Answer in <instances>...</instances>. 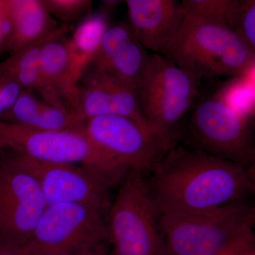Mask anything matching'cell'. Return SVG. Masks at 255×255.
Returning <instances> with one entry per match:
<instances>
[{"label":"cell","mask_w":255,"mask_h":255,"mask_svg":"<svg viewBox=\"0 0 255 255\" xmlns=\"http://www.w3.org/2000/svg\"><path fill=\"white\" fill-rule=\"evenodd\" d=\"M148 172L146 182L158 214L216 209L246 201L255 190V170L178 144Z\"/></svg>","instance_id":"cell-1"},{"label":"cell","mask_w":255,"mask_h":255,"mask_svg":"<svg viewBox=\"0 0 255 255\" xmlns=\"http://www.w3.org/2000/svg\"><path fill=\"white\" fill-rule=\"evenodd\" d=\"M166 255H219L255 242V209L243 201L216 209L158 214Z\"/></svg>","instance_id":"cell-2"},{"label":"cell","mask_w":255,"mask_h":255,"mask_svg":"<svg viewBox=\"0 0 255 255\" xmlns=\"http://www.w3.org/2000/svg\"><path fill=\"white\" fill-rule=\"evenodd\" d=\"M182 14L175 36L160 54L166 59L201 81L242 77L254 65L255 53L227 26Z\"/></svg>","instance_id":"cell-3"},{"label":"cell","mask_w":255,"mask_h":255,"mask_svg":"<svg viewBox=\"0 0 255 255\" xmlns=\"http://www.w3.org/2000/svg\"><path fill=\"white\" fill-rule=\"evenodd\" d=\"M0 150L13 151L40 162L82 166L111 187L130 169L107 155L79 127L40 130L0 120Z\"/></svg>","instance_id":"cell-4"},{"label":"cell","mask_w":255,"mask_h":255,"mask_svg":"<svg viewBox=\"0 0 255 255\" xmlns=\"http://www.w3.org/2000/svg\"><path fill=\"white\" fill-rule=\"evenodd\" d=\"M201 82L162 55H150L136 92L142 117L154 133L177 145L179 127L195 105Z\"/></svg>","instance_id":"cell-5"},{"label":"cell","mask_w":255,"mask_h":255,"mask_svg":"<svg viewBox=\"0 0 255 255\" xmlns=\"http://www.w3.org/2000/svg\"><path fill=\"white\" fill-rule=\"evenodd\" d=\"M143 174L130 169L111 203L107 220L111 255H166L158 213Z\"/></svg>","instance_id":"cell-6"},{"label":"cell","mask_w":255,"mask_h":255,"mask_svg":"<svg viewBox=\"0 0 255 255\" xmlns=\"http://www.w3.org/2000/svg\"><path fill=\"white\" fill-rule=\"evenodd\" d=\"M191 111L189 131L197 150L255 170L254 139L246 116L221 96L199 100Z\"/></svg>","instance_id":"cell-7"},{"label":"cell","mask_w":255,"mask_h":255,"mask_svg":"<svg viewBox=\"0 0 255 255\" xmlns=\"http://www.w3.org/2000/svg\"><path fill=\"white\" fill-rule=\"evenodd\" d=\"M105 214L84 204L47 206L22 248L31 255H52L108 242Z\"/></svg>","instance_id":"cell-8"},{"label":"cell","mask_w":255,"mask_h":255,"mask_svg":"<svg viewBox=\"0 0 255 255\" xmlns=\"http://www.w3.org/2000/svg\"><path fill=\"white\" fill-rule=\"evenodd\" d=\"M46 207L34 176L0 150V243L23 248Z\"/></svg>","instance_id":"cell-9"},{"label":"cell","mask_w":255,"mask_h":255,"mask_svg":"<svg viewBox=\"0 0 255 255\" xmlns=\"http://www.w3.org/2000/svg\"><path fill=\"white\" fill-rule=\"evenodd\" d=\"M101 150L129 169L145 173L176 145L137 122L120 116H101L80 125Z\"/></svg>","instance_id":"cell-10"},{"label":"cell","mask_w":255,"mask_h":255,"mask_svg":"<svg viewBox=\"0 0 255 255\" xmlns=\"http://www.w3.org/2000/svg\"><path fill=\"white\" fill-rule=\"evenodd\" d=\"M6 151L36 178L47 206L84 204L108 212L112 187L94 172L82 166L46 163Z\"/></svg>","instance_id":"cell-11"},{"label":"cell","mask_w":255,"mask_h":255,"mask_svg":"<svg viewBox=\"0 0 255 255\" xmlns=\"http://www.w3.org/2000/svg\"><path fill=\"white\" fill-rule=\"evenodd\" d=\"M101 116L127 117L151 130L140 112L136 92L105 75L85 73L79 83V122Z\"/></svg>","instance_id":"cell-12"},{"label":"cell","mask_w":255,"mask_h":255,"mask_svg":"<svg viewBox=\"0 0 255 255\" xmlns=\"http://www.w3.org/2000/svg\"><path fill=\"white\" fill-rule=\"evenodd\" d=\"M129 23L146 50L161 54L182 21L181 2L176 0H127Z\"/></svg>","instance_id":"cell-13"},{"label":"cell","mask_w":255,"mask_h":255,"mask_svg":"<svg viewBox=\"0 0 255 255\" xmlns=\"http://www.w3.org/2000/svg\"><path fill=\"white\" fill-rule=\"evenodd\" d=\"M65 37L66 35L52 38L43 47L39 94L48 103L68 107L78 120L79 85L74 78L68 38Z\"/></svg>","instance_id":"cell-14"},{"label":"cell","mask_w":255,"mask_h":255,"mask_svg":"<svg viewBox=\"0 0 255 255\" xmlns=\"http://www.w3.org/2000/svg\"><path fill=\"white\" fill-rule=\"evenodd\" d=\"M11 33L8 50L11 55L49 34L59 26L42 0H6Z\"/></svg>","instance_id":"cell-15"},{"label":"cell","mask_w":255,"mask_h":255,"mask_svg":"<svg viewBox=\"0 0 255 255\" xmlns=\"http://www.w3.org/2000/svg\"><path fill=\"white\" fill-rule=\"evenodd\" d=\"M110 9L90 12L82 18L68 38V48L75 81L80 83L98 51L105 32L110 27Z\"/></svg>","instance_id":"cell-16"},{"label":"cell","mask_w":255,"mask_h":255,"mask_svg":"<svg viewBox=\"0 0 255 255\" xmlns=\"http://www.w3.org/2000/svg\"><path fill=\"white\" fill-rule=\"evenodd\" d=\"M73 30L72 24L58 26L49 34L24 47L0 63V75L14 80L23 90L39 92L41 89L40 63L42 50L52 38L67 35Z\"/></svg>","instance_id":"cell-17"},{"label":"cell","mask_w":255,"mask_h":255,"mask_svg":"<svg viewBox=\"0 0 255 255\" xmlns=\"http://www.w3.org/2000/svg\"><path fill=\"white\" fill-rule=\"evenodd\" d=\"M65 113L58 106L38 98L31 90H23L9 112L0 120L40 130H58L65 123Z\"/></svg>","instance_id":"cell-18"},{"label":"cell","mask_w":255,"mask_h":255,"mask_svg":"<svg viewBox=\"0 0 255 255\" xmlns=\"http://www.w3.org/2000/svg\"><path fill=\"white\" fill-rule=\"evenodd\" d=\"M150 55L136 37L127 41L99 73L136 92Z\"/></svg>","instance_id":"cell-19"},{"label":"cell","mask_w":255,"mask_h":255,"mask_svg":"<svg viewBox=\"0 0 255 255\" xmlns=\"http://www.w3.org/2000/svg\"><path fill=\"white\" fill-rule=\"evenodd\" d=\"M135 37L129 22L123 21L110 25L104 35L98 51L85 73L102 71L121 47Z\"/></svg>","instance_id":"cell-20"},{"label":"cell","mask_w":255,"mask_h":255,"mask_svg":"<svg viewBox=\"0 0 255 255\" xmlns=\"http://www.w3.org/2000/svg\"><path fill=\"white\" fill-rule=\"evenodd\" d=\"M228 26L255 53V0H231Z\"/></svg>","instance_id":"cell-21"},{"label":"cell","mask_w":255,"mask_h":255,"mask_svg":"<svg viewBox=\"0 0 255 255\" xmlns=\"http://www.w3.org/2000/svg\"><path fill=\"white\" fill-rule=\"evenodd\" d=\"M231 0H183V14L228 26Z\"/></svg>","instance_id":"cell-22"},{"label":"cell","mask_w":255,"mask_h":255,"mask_svg":"<svg viewBox=\"0 0 255 255\" xmlns=\"http://www.w3.org/2000/svg\"><path fill=\"white\" fill-rule=\"evenodd\" d=\"M42 2L51 16L66 24L85 18L91 12L92 6L90 0H42Z\"/></svg>","instance_id":"cell-23"},{"label":"cell","mask_w":255,"mask_h":255,"mask_svg":"<svg viewBox=\"0 0 255 255\" xmlns=\"http://www.w3.org/2000/svg\"><path fill=\"white\" fill-rule=\"evenodd\" d=\"M22 90L14 80L0 75V118L9 112Z\"/></svg>","instance_id":"cell-24"},{"label":"cell","mask_w":255,"mask_h":255,"mask_svg":"<svg viewBox=\"0 0 255 255\" xmlns=\"http://www.w3.org/2000/svg\"><path fill=\"white\" fill-rule=\"evenodd\" d=\"M11 33L7 1L0 0V53L8 49Z\"/></svg>","instance_id":"cell-25"},{"label":"cell","mask_w":255,"mask_h":255,"mask_svg":"<svg viewBox=\"0 0 255 255\" xmlns=\"http://www.w3.org/2000/svg\"><path fill=\"white\" fill-rule=\"evenodd\" d=\"M0 255H31L22 248L0 243Z\"/></svg>","instance_id":"cell-26"},{"label":"cell","mask_w":255,"mask_h":255,"mask_svg":"<svg viewBox=\"0 0 255 255\" xmlns=\"http://www.w3.org/2000/svg\"><path fill=\"white\" fill-rule=\"evenodd\" d=\"M253 246H255L254 242H248V243H241V244L233 247V248H231V249L224 252L222 254L219 255H237L238 253H241V252L245 251V250Z\"/></svg>","instance_id":"cell-27"},{"label":"cell","mask_w":255,"mask_h":255,"mask_svg":"<svg viewBox=\"0 0 255 255\" xmlns=\"http://www.w3.org/2000/svg\"><path fill=\"white\" fill-rule=\"evenodd\" d=\"M89 255H111L108 242H104L97 245Z\"/></svg>","instance_id":"cell-28"},{"label":"cell","mask_w":255,"mask_h":255,"mask_svg":"<svg viewBox=\"0 0 255 255\" xmlns=\"http://www.w3.org/2000/svg\"><path fill=\"white\" fill-rule=\"evenodd\" d=\"M99 244H100V243H99ZM97 245H95V246L91 247H88V248H82V249L76 250V251L66 252V253H59V254L52 255H90V253H91L92 250L94 249V248H95Z\"/></svg>","instance_id":"cell-29"},{"label":"cell","mask_w":255,"mask_h":255,"mask_svg":"<svg viewBox=\"0 0 255 255\" xmlns=\"http://www.w3.org/2000/svg\"><path fill=\"white\" fill-rule=\"evenodd\" d=\"M237 255H255V246L251 247V248L241 252Z\"/></svg>","instance_id":"cell-30"}]
</instances>
